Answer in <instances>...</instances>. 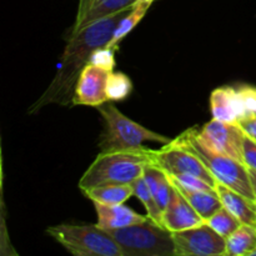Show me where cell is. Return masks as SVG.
<instances>
[{"label":"cell","instance_id":"16","mask_svg":"<svg viewBox=\"0 0 256 256\" xmlns=\"http://www.w3.org/2000/svg\"><path fill=\"white\" fill-rule=\"evenodd\" d=\"M142 176H144L155 202H158L162 212H164V209L172 199V192H174V185H172L169 175L162 172L160 168L149 162L145 166Z\"/></svg>","mask_w":256,"mask_h":256},{"label":"cell","instance_id":"14","mask_svg":"<svg viewBox=\"0 0 256 256\" xmlns=\"http://www.w3.org/2000/svg\"><path fill=\"white\" fill-rule=\"evenodd\" d=\"M210 109L212 118L220 122H239L242 119L236 88L222 86L210 95Z\"/></svg>","mask_w":256,"mask_h":256},{"label":"cell","instance_id":"29","mask_svg":"<svg viewBox=\"0 0 256 256\" xmlns=\"http://www.w3.org/2000/svg\"><path fill=\"white\" fill-rule=\"evenodd\" d=\"M252 256H256V250H255L254 252H252Z\"/></svg>","mask_w":256,"mask_h":256},{"label":"cell","instance_id":"2","mask_svg":"<svg viewBox=\"0 0 256 256\" xmlns=\"http://www.w3.org/2000/svg\"><path fill=\"white\" fill-rule=\"evenodd\" d=\"M150 162L146 148L126 152H102L79 182L80 190L112 184L132 185Z\"/></svg>","mask_w":256,"mask_h":256},{"label":"cell","instance_id":"9","mask_svg":"<svg viewBox=\"0 0 256 256\" xmlns=\"http://www.w3.org/2000/svg\"><path fill=\"white\" fill-rule=\"evenodd\" d=\"M176 256H224L226 239L206 222L172 232Z\"/></svg>","mask_w":256,"mask_h":256},{"label":"cell","instance_id":"15","mask_svg":"<svg viewBox=\"0 0 256 256\" xmlns=\"http://www.w3.org/2000/svg\"><path fill=\"white\" fill-rule=\"evenodd\" d=\"M216 192L222 205L232 212L242 224L256 228V202L220 182L216 185Z\"/></svg>","mask_w":256,"mask_h":256},{"label":"cell","instance_id":"20","mask_svg":"<svg viewBox=\"0 0 256 256\" xmlns=\"http://www.w3.org/2000/svg\"><path fill=\"white\" fill-rule=\"evenodd\" d=\"M256 250V228L242 224L226 238V255L250 256Z\"/></svg>","mask_w":256,"mask_h":256},{"label":"cell","instance_id":"27","mask_svg":"<svg viewBox=\"0 0 256 256\" xmlns=\"http://www.w3.org/2000/svg\"><path fill=\"white\" fill-rule=\"evenodd\" d=\"M238 124L240 125L242 132H244L248 136L256 140V116H250L246 118V119L240 120Z\"/></svg>","mask_w":256,"mask_h":256},{"label":"cell","instance_id":"10","mask_svg":"<svg viewBox=\"0 0 256 256\" xmlns=\"http://www.w3.org/2000/svg\"><path fill=\"white\" fill-rule=\"evenodd\" d=\"M112 72L110 70L88 62L75 85L72 105L96 108L109 102L108 82Z\"/></svg>","mask_w":256,"mask_h":256},{"label":"cell","instance_id":"7","mask_svg":"<svg viewBox=\"0 0 256 256\" xmlns=\"http://www.w3.org/2000/svg\"><path fill=\"white\" fill-rule=\"evenodd\" d=\"M146 154L150 162L160 168L168 175H195L216 188V178L208 169L205 162L178 138L164 144L160 149L154 150L146 148Z\"/></svg>","mask_w":256,"mask_h":256},{"label":"cell","instance_id":"12","mask_svg":"<svg viewBox=\"0 0 256 256\" xmlns=\"http://www.w3.org/2000/svg\"><path fill=\"white\" fill-rule=\"evenodd\" d=\"M136 0H80L79 12L72 34L92 22L129 9Z\"/></svg>","mask_w":256,"mask_h":256},{"label":"cell","instance_id":"3","mask_svg":"<svg viewBox=\"0 0 256 256\" xmlns=\"http://www.w3.org/2000/svg\"><path fill=\"white\" fill-rule=\"evenodd\" d=\"M104 120V130L100 135L102 152H126L142 148L144 142L168 144L172 140L125 116L112 102L96 106Z\"/></svg>","mask_w":256,"mask_h":256},{"label":"cell","instance_id":"28","mask_svg":"<svg viewBox=\"0 0 256 256\" xmlns=\"http://www.w3.org/2000/svg\"><path fill=\"white\" fill-rule=\"evenodd\" d=\"M248 169H249V168H248ZM249 176H250V182H252V190H254V195L256 200V170L255 169H249Z\"/></svg>","mask_w":256,"mask_h":256},{"label":"cell","instance_id":"13","mask_svg":"<svg viewBox=\"0 0 256 256\" xmlns=\"http://www.w3.org/2000/svg\"><path fill=\"white\" fill-rule=\"evenodd\" d=\"M95 210L98 215V226L106 230H115L128 228L130 225L139 224V222L148 220V215H142L135 212L130 208L125 206L124 204H100L94 202Z\"/></svg>","mask_w":256,"mask_h":256},{"label":"cell","instance_id":"11","mask_svg":"<svg viewBox=\"0 0 256 256\" xmlns=\"http://www.w3.org/2000/svg\"><path fill=\"white\" fill-rule=\"evenodd\" d=\"M204 222V219L195 212L184 195L174 186L172 199L162 212V226L166 228L169 232H175L198 226Z\"/></svg>","mask_w":256,"mask_h":256},{"label":"cell","instance_id":"4","mask_svg":"<svg viewBox=\"0 0 256 256\" xmlns=\"http://www.w3.org/2000/svg\"><path fill=\"white\" fill-rule=\"evenodd\" d=\"M108 232L119 245L122 256H175L172 232L152 219Z\"/></svg>","mask_w":256,"mask_h":256},{"label":"cell","instance_id":"25","mask_svg":"<svg viewBox=\"0 0 256 256\" xmlns=\"http://www.w3.org/2000/svg\"><path fill=\"white\" fill-rule=\"evenodd\" d=\"M115 49L109 46H102L94 50V52L90 56L89 62L96 66L104 68V69L112 72L115 66Z\"/></svg>","mask_w":256,"mask_h":256},{"label":"cell","instance_id":"8","mask_svg":"<svg viewBox=\"0 0 256 256\" xmlns=\"http://www.w3.org/2000/svg\"><path fill=\"white\" fill-rule=\"evenodd\" d=\"M195 134L198 140L212 152L244 162L245 132L238 122H220L212 118L202 130L195 128Z\"/></svg>","mask_w":256,"mask_h":256},{"label":"cell","instance_id":"1","mask_svg":"<svg viewBox=\"0 0 256 256\" xmlns=\"http://www.w3.org/2000/svg\"><path fill=\"white\" fill-rule=\"evenodd\" d=\"M129 9L96 20L79 32L70 34L56 75L44 94L32 105L29 112H38L48 104L69 105L72 102L75 85L92 54L94 50L109 44L118 25Z\"/></svg>","mask_w":256,"mask_h":256},{"label":"cell","instance_id":"21","mask_svg":"<svg viewBox=\"0 0 256 256\" xmlns=\"http://www.w3.org/2000/svg\"><path fill=\"white\" fill-rule=\"evenodd\" d=\"M132 190H134V196H136L144 205L148 218L152 219V222L162 225V212L159 208V205H158V202H155L144 176L142 175L140 178H138L135 182H132Z\"/></svg>","mask_w":256,"mask_h":256},{"label":"cell","instance_id":"23","mask_svg":"<svg viewBox=\"0 0 256 256\" xmlns=\"http://www.w3.org/2000/svg\"><path fill=\"white\" fill-rule=\"evenodd\" d=\"M132 90V82L129 76L124 72H114L110 74L109 82H108V96L109 102H118L124 100L129 96Z\"/></svg>","mask_w":256,"mask_h":256},{"label":"cell","instance_id":"26","mask_svg":"<svg viewBox=\"0 0 256 256\" xmlns=\"http://www.w3.org/2000/svg\"><path fill=\"white\" fill-rule=\"evenodd\" d=\"M242 150H244V164L249 169L256 170V140L245 134Z\"/></svg>","mask_w":256,"mask_h":256},{"label":"cell","instance_id":"6","mask_svg":"<svg viewBox=\"0 0 256 256\" xmlns=\"http://www.w3.org/2000/svg\"><path fill=\"white\" fill-rule=\"evenodd\" d=\"M48 234L72 255L122 256L112 235L98 225H56Z\"/></svg>","mask_w":256,"mask_h":256},{"label":"cell","instance_id":"19","mask_svg":"<svg viewBox=\"0 0 256 256\" xmlns=\"http://www.w3.org/2000/svg\"><path fill=\"white\" fill-rule=\"evenodd\" d=\"M82 192L92 202H100V204L108 205L124 204L126 200L134 196L132 186L126 184L104 185V186L92 188V189H88Z\"/></svg>","mask_w":256,"mask_h":256},{"label":"cell","instance_id":"18","mask_svg":"<svg viewBox=\"0 0 256 256\" xmlns=\"http://www.w3.org/2000/svg\"><path fill=\"white\" fill-rule=\"evenodd\" d=\"M154 2V0H136V2L132 4V6L130 8L128 14L125 15L122 19V22L118 25L116 30H115L114 35H112V40L109 42V44L106 46L112 48V49L116 50L119 42L136 26L140 22V20L145 16L146 12L149 10V8L152 6V4Z\"/></svg>","mask_w":256,"mask_h":256},{"label":"cell","instance_id":"5","mask_svg":"<svg viewBox=\"0 0 256 256\" xmlns=\"http://www.w3.org/2000/svg\"><path fill=\"white\" fill-rule=\"evenodd\" d=\"M178 139L184 142L188 148H190L205 162L208 169L216 178L218 182L224 184L225 186L256 202L252 182H250L249 169L244 162H240L208 149L198 140L195 128L180 134Z\"/></svg>","mask_w":256,"mask_h":256},{"label":"cell","instance_id":"22","mask_svg":"<svg viewBox=\"0 0 256 256\" xmlns=\"http://www.w3.org/2000/svg\"><path fill=\"white\" fill-rule=\"evenodd\" d=\"M208 225L210 228L215 230L216 232H219L222 236H224L226 239L228 236L232 234L238 228L242 225V222L232 214V212L226 209L225 206H222V209L218 210L212 218L206 220Z\"/></svg>","mask_w":256,"mask_h":256},{"label":"cell","instance_id":"24","mask_svg":"<svg viewBox=\"0 0 256 256\" xmlns=\"http://www.w3.org/2000/svg\"><path fill=\"white\" fill-rule=\"evenodd\" d=\"M238 96H239L242 119L250 116H256V86L252 85H240L236 86Z\"/></svg>","mask_w":256,"mask_h":256},{"label":"cell","instance_id":"17","mask_svg":"<svg viewBox=\"0 0 256 256\" xmlns=\"http://www.w3.org/2000/svg\"><path fill=\"white\" fill-rule=\"evenodd\" d=\"M174 186L182 192L185 199L190 202L195 212L206 222L209 218H212L218 210L222 209V205L219 195L216 192H205V190H190L186 188H182L180 185L172 182Z\"/></svg>","mask_w":256,"mask_h":256}]
</instances>
